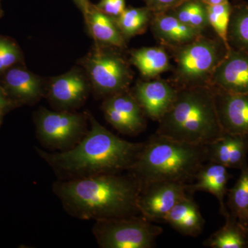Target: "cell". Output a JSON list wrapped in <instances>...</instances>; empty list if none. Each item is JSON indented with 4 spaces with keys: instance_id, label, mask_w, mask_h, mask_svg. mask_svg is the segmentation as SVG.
Instances as JSON below:
<instances>
[{
    "instance_id": "1",
    "label": "cell",
    "mask_w": 248,
    "mask_h": 248,
    "mask_svg": "<svg viewBox=\"0 0 248 248\" xmlns=\"http://www.w3.org/2000/svg\"><path fill=\"white\" fill-rule=\"evenodd\" d=\"M55 194L73 216L81 219H108L140 215V184L131 175L117 173L76 178L54 186Z\"/></svg>"
},
{
    "instance_id": "2",
    "label": "cell",
    "mask_w": 248,
    "mask_h": 248,
    "mask_svg": "<svg viewBox=\"0 0 248 248\" xmlns=\"http://www.w3.org/2000/svg\"><path fill=\"white\" fill-rule=\"evenodd\" d=\"M91 129L78 143L60 153L37 149L41 157L56 172L71 177L118 173L128 170L138 159L145 143L122 140L90 117Z\"/></svg>"
},
{
    "instance_id": "3",
    "label": "cell",
    "mask_w": 248,
    "mask_h": 248,
    "mask_svg": "<svg viewBox=\"0 0 248 248\" xmlns=\"http://www.w3.org/2000/svg\"><path fill=\"white\" fill-rule=\"evenodd\" d=\"M208 161L206 145L191 144L155 133L128 170L141 189L159 182L190 184Z\"/></svg>"
},
{
    "instance_id": "4",
    "label": "cell",
    "mask_w": 248,
    "mask_h": 248,
    "mask_svg": "<svg viewBox=\"0 0 248 248\" xmlns=\"http://www.w3.org/2000/svg\"><path fill=\"white\" fill-rule=\"evenodd\" d=\"M156 133L195 145H208L224 134L211 86L179 88L172 107L159 121Z\"/></svg>"
},
{
    "instance_id": "5",
    "label": "cell",
    "mask_w": 248,
    "mask_h": 248,
    "mask_svg": "<svg viewBox=\"0 0 248 248\" xmlns=\"http://www.w3.org/2000/svg\"><path fill=\"white\" fill-rule=\"evenodd\" d=\"M166 49L174 61L170 81L178 89L210 86L215 68L229 50L219 37L203 34L190 43Z\"/></svg>"
},
{
    "instance_id": "6",
    "label": "cell",
    "mask_w": 248,
    "mask_h": 248,
    "mask_svg": "<svg viewBox=\"0 0 248 248\" xmlns=\"http://www.w3.org/2000/svg\"><path fill=\"white\" fill-rule=\"evenodd\" d=\"M94 236L103 248H151L163 228L141 215L97 220Z\"/></svg>"
},
{
    "instance_id": "7",
    "label": "cell",
    "mask_w": 248,
    "mask_h": 248,
    "mask_svg": "<svg viewBox=\"0 0 248 248\" xmlns=\"http://www.w3.org/2000/svg\"><path fill=\"white\" fill-rule=\"evenodd\" d=\"M85 66L94 89L107 97L128 91L133 79L128 63L112 50H97L86 59Z\"/></svg>"
},
{
    "instance_id": "8",
    "label": "cell",
    "mask_w": 248,
    "mask_h": 248,
    "mask_svg": "<svg viewBox=\"0 0 248 248\" xmlns=\"http://www.w3.org/2000/svg\"><path fill=\"white\" fill-rule=\"evenodd\" d=\"M37 133L40 141L55 149L68 150L86 135L85 118L69 112L41 110L37 117Z\"/></svg>"
},
{
    "instance_id": "9",
    "label": "cell",
    "mask_w": 248,
    "mask_h": 248,
    "mask_svg": "<svg viewBox=\"0 0 248 248\" xmlns=\"http://www.w3.org/2000/svg\"><path fill=\"white\" fill-rule=\"evenodd\" d=\"M187 184L159 182L142 187L138 200L140 215L152 222L163 221L176 204L188 193Z\"/></svg>"
},
{
    "instance_id": "10",
    "label": "cell",
    "mask_w": 248,
    "mask_h": 248,
    "mask_svg": "<svg viewBox=\"0 0 248 248\" xmlns=\"http://www.w3.org/2000/svg\"><path fill=\"white\" fill-rule=\"evenodd\" d=\"M177 92L178 88L170 80L151 79L138 81L132 94L145 115L159 122L172 107Z\"/></svg>"
},
{
    "instance_id": "11",
    "label": "cell",
    "mask_w": 248,
    "mask_h": 248,
    "mask_svg": "<svg viewBox=\"0 0 248 248\" xmlns=\"http://www.w3.org/2000/svg\"><path fill=\"white\" fill-rule=\"evenodd\" d=\"M210 86L232 94H247L248 53L231 48L215 68Z\"/></svg>"
},
{
    "instance_id": "12",
    "label": "cell",
    "mask_w": 248,
    "mask_h": 248,
    "mask_svg": "<svg viewBox=\"0 0 248 248\" xmlns=\"http://www.w3.org/2000/svg\"><path fill=\"white\" fill-rule=\"evenodd\" d=\"M212 87L223 131L248 137V93L232 94Z\"/></svg>"
},
{
    "instance_id": "13",
    "label": "cell",
    "mask_w": 248,
    "mask_h": 248,
    "mask_svg": "<svg viewBox=\"0 0 248 248\" xmlns=\"http://www.w3.org/2000/svg\"><path fill=\"white\" fill-rule=\"evenodd\" d=\"M150 27L155 38L166 48L190 43L203 34V31L181 22L169 11L153 13Z\"/></svg>"
},
{
    "instance_id": "14",
    "label": "cell",
    "mask_w": 248,
    "mask_h": 248,
    "mask_svg": "<svg viewBox=\"0 0 248 248\" xmlns=\"http://www.w3.org/2000/svg\"><path fill=\"white\" fill-rule=\"evenodd\" d=\"M225 166L217 163L208 161L201 168L192 184L186 185L188 194L198 191H204L211 193L218 200L220 213L227 218L230 215L227 208L225 197L228 193V183L231 176Z\"/></svg>"
},
{
    "instance_id": "15",
    "label": "cell",
    "mask_w": 248,
    "mask_h": 248,
    "mask_svg": "<svg viewBox=\"0 0 248 248\" xmlns=\"http://www.w3.org/2000/svg\"><path fill=\"white\" fill-rule=\"evenodd\" d=\"M207 148L208 161L239 170L248 164V137L224 133Z\"/></svg>"
},
{
    "instance_id": "16",
    "label": "cell",
    "mask_w": 248,
    "mask_h": 248,
    "mask_svg": "<svg viewBox=\"0 0 248 248\" xmlns=\"http://www.w3.org/2000/svg\"><path fill=\"white\" fill-rule=\"evenodd\" d=\"M88 91L86 79L77 71H70L54 78L49 90L51 100L63 108L77 107L84 102Z\"/></svg>"
},
{
    "instance_id": "17",
    "label": "cell",
    "mask_w": 248,
    "mask_h": 248,
    "mask_svg": "<svg viewBox=\"0 0 248 248\" xmlns=\"http://www.w3.org/2000/svg\"><path fill=\"white\" fill-rule=\"evenodd\" d=\"M164 222L180 234L192 237L199 236L205 225L198 205L189 195L174 205Z\"/></svg>"
},
{
    "instance_id": "18",
    "label": "cell",
    "mask_w": 248,
    "mask_h": 248,
    "mask_svg": "<svg viewBox=\"0 0 248 248\" xmlns=\"http://www.w3.org/2000/svg\"><path fill=\"white\" fill-rule=\"evenodd\" d=\"M170 57L167 49L161 45L143 47L130 51V62L142 76L150 79L158 78L165 72L172 71Z\"/></svg>"
},
{
    "instance_id": "19",
    "label": "cell",
    "mask_w": 248,
    "mask_h": 248,
    "mask_svg": "<svg viewBox=\"0 0 248 248\" xmlns=\"http://www.w3.org/2000/svg\"><path fill=\"white\" fill-rule=\"evenodd\" d=\"M84 17L89 31L98 42L116 48H125V38L119 29L115 18L101 12L92 4Z\"/></svg>"
},
{
    "instance_id": "20",
    "label": "cell",
    "mask_w": 248,
    "mask_h": 248,
    "mask_svg": "<svg viewBox=\"0 0 248 248\" xmlns=\"http://www.w3.org/2000/svg\"><path fill=\"white\" fill-rule=\"evenodd\" d=\"M203 245L212 248H248V234L246 228L230 215L224 226L215 232Z\"/></svg>"
},
{
    "instance_id": "21",
    "label": "cell",
    "mask_w": 248,
    "mask_h": 248,
    "mask_svg": "<svg viewBox=\"0 0 248 248\" xmlns=\"http://www.w3.org/2000/svg\"><path fill=\"white\" fill-rule=\"evenodd\" d=\"M5 84L14 96L24 101H34L40 97V79L31 72L21 68H12L6 73Z\"/></svg>"
},
{
    "instance_id": "22",
    "label": "cell",
    "mask_w": 248,
    "mask_h": 248,
    "mask_svg": "<svg viewBox=\"0 0 248 248\" xmlns=\"http://www.w3.org/2000/svg\"><path fill=\"white\" fill-rule=\"evenodd\" d=\"M231 48L248 53V1L238 0L232 4L228 31Z\"/></svg>"
},
{
    "instance_id": "23",
    "label": "cell",
    "mask_w": 248,
    "mask_h": 248,
    "mask_svg": "<svg viewBox=\"0 0 248 248\" xmlns=\"http://www.w3.org/2000/svg\"><path fill=\"white\" fill-rule=\"evenodd\" d=\"M240 170L241 174L234 186L228 190L226 205L230 215L244 226L248 215V165Z\"/></svg>"
},
{
    "instance_id": "24",
    "label": "cell",
    "mask_w": 248,
    "mask_h": 248,
    "mask_svg": "<svg viewBox=\"0 0 248 248\" xmlns=\"http://www.w3.org/2000/svg\"><path fill=\"white\" fill-rule=\"evenodd\" d=\"M153 12L149 8H128L115 17L117 26L125 39L141 35L151 24Z\"/></svg>"
},
{
    "instance_id": "25",
    "label": "cell",
    "mask_w": 248,
    "mask_h": 248,
    "mask_svg": "<svg viewBox=\"0 0 248 248\" xmlns=\"http://www.w3.org/2000/svg\"><path fill=\"white\" fill-rule=\"evenodd\" d=\"M181 22L203 31L210 27L206 5L201 0H188L169 10Z\"/></svg>"
},
{
    "instance_id": "26",
    "label": "cell",
    "mask_w": 248,
    "mask_h": 248,
    "mask_svg": "<svg viewBox=\"0 0 248 248\" xmlns=\"http://www.w3.org/2000/svg\"><path fill=\"white\" fill-rule=\"evenodd\" d=\"M104 104L118 111L142 128H146V116L133 94L128 91L109 96Z\"/></svg>"
},
{
    "instance_id": "27",
    "label": "cell",
    "mask_w": 248,
    "mask_h": 248,
    "mask_svg": "<svg viewBox=\"0 0 248 248\" xmlns=\"http://www.w3.org/2000/svg\"><path fill=\"white\" fill-rule=\"evenodd\" d=\"M209 26L213 28L217 37H219L227 48L231 49L228 42V31L232 13V4H223L208 6L206 5Z\"/></svg>"
},
{
    "instance_id": "28",
    "label": "cell",
    "mask_w": 248,
    "mask_h": 248,
    "mask_svg": "<svg viewBox=\"0 0 248 248\" xmlns=\"http://www.w3.org/2000/svg\"><path fill=\"white\" fill-rule=\"evenodd\" d=\"M19 57V50L14 43L0 38V73L14 65Z\"/></svg>"
},
{
    "instance_id": "29",
    "label": "cell",
    "mask_w": 248,
    "mask_h": 248,
    "mask_svg": "<svg viewBox=\"0 0 248 248\" xmlns=\"http://www.w3.org/2000/svg\"><path fill=\"white\" fill-rule=\"evenodd\" d=\"M125 0H100L96 8L101 12L112 17L120 16L125 9Z\"/></svg>"
},
{
    "instance_id": "30",
    "label": "cell",
    "mask_w": 248,
    "mask_h": 248,
    "mask_svg": "<svg viewBox=\"0 0 248 248\" xmlns=\"http://www.w3.org/2000/svg\"><path fill=\"white\" fill-rule=\"evenodd\" d=\"M147 7L153 13L169 11L182 4L184 0H144Z\"/></svg>"
},
{
    "instance_id": "31",
    "label": "cell",
    "mask_w": 248,
    "mask_h": 248,
    "mask_svg": "<svg viewBox=\"0 0 248 248\" xmlns=\"http://www.w3.org/2000/svg\"><path fill=\"white\" fill-rule=\"evenodd\" d=\"M76 3L77 6L81 10L84 16H86L89 12L91 4L89 2V0H73Z\"/></svg>"
},
{
    "instance_id": "32",
    "label": "cell",
    "mask_w": 248,
    "mask_h": 248,
    "mask_svg": "<svg viewBox=\"0 0 248 248\" xmlns=\"http://www.w3.org/2000/svg\"><path fill=\"white\" fill-rule=\"evenodd\" d=\"M201 1L205 5H208V6L223 4V3L229 1L228 0H201Z\"/></svg>"
},
{
    "instance_id": "33",
    "label": "cell",
    "mask_w": 248,
    "mask_h": 248,
    "mask_svg": "<svg viewBox=\"0 0 248 248\" xmlns=\"http://www.w3.org/2000/svg\"><path fill=\"white\" fill-rule=\"evenodd\" d=\"M6 105H7V102H6L4 95H3L2 93H1V91H0V110L6 107Z\"/></svg>"
},
{
    "instance_id": "34",
    "label": "cell",
    "mask_w": 248,
    "mask_h": 248,
    "mask_svg": "<svg viewBox=\"0 0 248 248\" xmlns=\"http://www.w3.org/2000/svg\"><path fill=\"white\" fill-rule=\"evenodd\" d=\"M244 226L245 228H246V231H247L248 234V215L247 217V218H246V222H245Z\"/></svg>"
},
{
    "instance_id": "35",
    "label": "cell",
    "mask_w": 248,
    "mask_h": 248,
    "mask_svg": "<svg viewBox=\"0 0 248 248\" xmlns=\"http://www.w3.org/2000/svg\"><path fill=\"white\" fill-rule=\"evenodd\" d=\"M0 123H1V115H0Z\"/></svg>"
},
{
    "instance_id": "36",
    "label": "cell",
    "mask_w": 248,
    "mask_h": 248,
    "mask_svg": "<svg viewBox=\"0 0 248 248\" xmlns=\"http://www.w3.org/2000/svg\"><path fill=\"white\" fill-rule=\"evenodd\" d=\"M188 1V0H184V1ZM184 1H183V2H184Z\"/></svg>"
}]
</instances>
